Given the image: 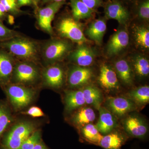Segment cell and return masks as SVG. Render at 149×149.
Wrapping results in <instances>:
<instances>
[{"instance_id": "cell-28", "label": "cell", "mask_w": 149, "mask_h": 149, "mask_svg": "<svg viewBox=\"0 0 149 149\" xmlns=\"http://www.w3.org/2000/svg\"><path fill=\"white\" fill-rule=\"evenodd\" d=\"M134 35L137 44L142 47L149 48V29L143 27L137 26L134 29Z\"/></svg>"}, {"instance_id": "cell-31", "label": "cell", "mask_w": 149, "mask_h": 149, "mask_svg": "<svg viewBox=\"0 0 149 149\" xmlns=\"http://www.w3.org/2000/svg\"><path fill=\"white\" fill-rule=\"evenodd\" d=\"M41 141L42 135L41 131L40 130H35L23 142L19 149H33Z\"/></svg>"}, {"instance_id": "cell-37", "label": "cell", "mask_w": 149, "mask_h": 149, "mask_svg": "<svg viewBox=\"0 0 149 149\" xmlns=\"http://www.w3.org/2000/svg\"><path fill=\"white\" fill-rule=\"evenodd\" d=\"M16 1L19 8H21L22 7L27 6L32 7L35 10L37 8L34 0H16Z\"/></svg>"}, {"instance_id": "cell-6", "label": "cell", "mask_w": 149, "mask_h": 149, "mask_svg": "<svg viewBox=\"0 0 149 149\" xmlns=\"http://www.w3.org/2000/svg\"><path fill=\"white\" fill-rule=\"evenodd\" d=\"M56 29L62 37L79 45L88 42L83 33L82 25L72 17L66 16L60 19L57 23Z\"/></svg>"}, {"instance_id": "cell-10", "label": "cell", "mask_w": 149, "mask_h": 149, "mask_svg": "<svg viewBox=\"0 0 149 149\" xmlns=\"http://www.w3.org/2000/svg\"><path fill=\"white\" fill-rule=\"evenodd\" d=\"M16 61L10 54L0 48V86L2 88L10 83Z\"/></svg>"}, {"instance_id": "cell-19", "label": "cell", "mask_w": 149, "mask_h": 149, "mask_svg": "<svg viewBox=\"0 0 149 149\" xmlns=\"http://www.w3.org/2000/svg\"><path fill=\"white\" fill-rule=\"evenodd\" d=\"M12 111L8 104L0 99V142L13 121Z\"/></svg>"}, {"instance_id": "cell-32", "label": "cell", "mask_w": 149, "mask_h": 149, "mask_svg": "<svg viewBox=\"0 0 149 149\" xmlns=\"http://www.w3.org/2000/svg\"><path fill=\"white\" fill-rule=\"evenodd\" d=\"M20 35V33L7 27L3 22L0 20V42Z\"/></svg>"}, {"instance_id": "cell-13", "label": "cell", "mask_w": 149, "mask_h": 149, "mask_svg": "<svg viewBox=\"0 0 149 149\" xmlns=\"http://www.w3.org/2000/svg\"><path fill=\"white\" fill-rule=\"evenodd\" d=\"M68 56L70 60L77 66L86 67L93 63L95 54L92 49L82 44L71 51Z\"/></svg>"}, {"instance_id": "cell-33", "label": "cell", "mask_w": 149, "mask_h": 149, "mask_svg": "<svg viewBox=\"0 0 149 149\" xmlns=\"http://www.w3.org/2000/svg\"><path fill=\"white\" fill-rule=\"evenodd\" d=\"M138 14L140 18L145 20L149 19V0H144L139 5Z\"/></svg>"}, {"instance_id": "cell-16", "label": "cell", "mask_w": 149, "mask_h": 149, "mask_svg": "<svg viewBox=\"0 0 149 149\" xmlns=\"http://www.w3.org/2000/svg\"><path fill=\"white\" fill-rule=\"evenodd\" d=\"M105 13L108 18L115 19L121 24H125L129 18L127 9L118 1L109 3L106 7Z\"/></svg>"}, {"instance_id": "cell-8", "label": "cell", "mask_w": 149, "mask_h": 149, "mask_svg": "<svg viewBox=\"0 0 149 149\" xmlns=\"http://www.w3.org/2000/svg\"><path fill=\"white\" fill-rule=\"evenodd\" d=\"M41 77L45 86L54 89L60 88L64 83V70L56 63L49 65L42 71Z\"/></svg>"}, {"instance_id": "cell-7", "label": "cell", "mask_w": 149, "mask_h": 149, "mask_svg": "<svg viewBox=\"0 0 149 149\" xmlns=\"http://www.w3.org/2000/svg\"><path fill=\"white\" fill-rule=\"evenodd\" d=\"M65 4V2L50 3L44 7H39L35 10L37 24L40 29L49 35H52V22L56 14Z\"/></svg>"}, {"instance_id": "cell-23", "label": "cell", "mask_w": 149, "mask_h": 149, "mask_svg": "<svg viewBox=\"0 0 149 149\" xmlns=\"http://www.w3.org/2000/svg\"><path fill=\"white\" fill-rule=\"evenodd\" d=\"M81 91L83 92L85 104L94 106L99 109L102 102V95L100 91L96 87L89 86Z\"/></svg>"}, {"instance_id": "cell-9", "label": "cell", "mask_w": 149, "mask_h": 149, "mask_svg": "<svg viewBox=\"0 0 149 149\" xmlns=\"http://www.w3.org/2000/svg\"><path fill=\"white\" fill-rule=\"evenodd\" d=\"M106 106V108L118 117L124 116L136 109V106L131 100L123 97H108Z\"/></svg>"}, {"instance_id": "cell-27", "label": "cell", "mask_w": 149, "mask_h": 149, "mask_svg": "<svg viewBox=\"0 0 149 149\" xmlns=\"http://www.w3.org/2000/svg\"><path fill=\"white\" fill-rule=\"evenodd\" d=\"M128 97L133 102L139 105H145L149 101V87L143 86L130 91Z\"/></svg>"}, {"instance_id": "cell-20", "label": "cell", "mask_w": 149, "mask_h": 149, "mask_svg": "<svg viewBox=\"0 0 149 149\" xmlns=\"http://www.w3.org/2000/svg\"><path fill=\"white\" fill-rule=\"evenodd\" d=\"M65 109L71 111L81 107L85 104L83 92L80 91H66L65 95Z\"/></svg>"}, {"instance_id": "cell-36", "label": "cell", "mask_w": 149, "mask_h": 149, "mask_svg": "<svg viewBox=\"0 0 149 149\" xmlns=\"http://www.w3.org/2000/svg\"><path fill=\"white\" fill-rule=\"evenodd\" d=\"M13 17L8 13L4 7L0 3V20L3 22L4 20H8L11 22V19H13Z\"/></svg>"}, {"instance_id": "cell-11", "label": "cell", "mask_w": 149, "mask_h": 149, "mask_svg": "<svg viewBox=\"0 0 149 149\" xmlns=\"http://www.w3.org/2000/svg\"><path fill=\"white\" fill-rule=\"evenodd\" d=\"M123 125L125 131L132 137L142 139L148 133V129L146 123L137 116L130 115L126 117Z\"/></svg>"}, {"instance_id": "cell-35", "label": "cell", "mask_w": 149, "mask_h": 149, "mask_svg": "<svg viewBox=\"0 0 149 149\" xmlns=\"http://www.w3.org/2000/svg\"><path fill=\"white\" fill-rule=\"evenodd\" d=\"M82 2L91 9L92 10H94L97 8L101 5L102 0H80Z\"/></svg>"}, {"instance_id": "cell-30", "label": "cell", "mask_w": 149, "mask_h": 149, "mask_svg": "<svg viewBox=\"0 0 149 149\" xmlns=\"http://www.w3.org/2000/svg\"><path fill=\"white\" fill-rule=\"evenodd\" d=\"M0 3L3 6L7 12L11 16L17 17L28 13L27 12L21 10L19 7L16 0H0Z\"/></svg>"}, {"instance_id": "cell-38", "label": "cell", "mask_w": 149, "mask_h": 149, "mask_svg": "<svg viewBox=\"0 0 149 149\" xmlns=\"http://www.w3.org/2000/svg\"><path fill=\"white\" fill-rule=\"evenodd\" d=\"M67 0H41V2L43 4H49L52 3L65 2Z\"/></svg>"}, {"instance_id": "cell-40", "label": "cell", "mask_w": 149, "mask_h": 149, "mask_svg": "<svg viewBox=\"0 0 149 149\" xmlns=\"http://www.w3.org/2000/svg\"><path fill=\"white\" fill-rule=\"evenodd\" d=\"M34 1L35 3L36 7H37V8H38L39 7L38 5H39V4L40 3V2H41V0H34Z\"/></svg>"}, {"instance_id": "cell-1", "label": "cell", "mask_w": 149, "mask_h": 149, "mask_svg": "<svg viewBox=\"0 0 149 149\" xmlns=\"http://www.w3.org/2000/svg\"><path fill=\"white\" fill-rule=\"evenodd\" d=\"M40 47L41 43L21 35L0 42V48L18 59L17 60L37 63L40 58Z\"/></svg>"}, {"instance_id": "cell-12", "label": "cell", "mask_w": 149, "mask_h": 149, "mask_svg": "<svg viewBox=\"0 0 149 149\" xmlns=\"http://www.w3.org/2000/svg\"><path fill=\"white\" fill-rule=\"evenodd\" d=\"M92 76L93 72L91 69L77 65L70 70L68 82L71 88H77L88 83Z\"/></svg>"}, {"instance_id": "cell-4", "label": "cell", "mask_w": 149, "mask_h": 149, "mask_svg": "<svg viewBox=\"0 0 149 149\" xmlns=\"http://www.w3.org/2000/svg\"><path fill=\"white\" fill-rule=\"evenodd\" d=\"M14 109L21 110L31 103L36 94L32 88L20 84L10 83L2 87Z\"/></svg>"}, {"instance_id": "cell-39", "label": "cell", "mask_w": 149, "mask_h": 149, "mask_svg": "<svg viewBox=\"0 0 149 149\" xmlns=\"http://www.w3.org/2000/svg\"><path fill=\"white\" fill-rule=\"evenodd\" d=\"M33 149H48L47 148L44 144L42 141H40V143L36 145Z\"/></svg>"}, {"instance_id": "cell-34", "label": "cell", "mask_w": 149, "mask_h": 149, "mask_svg": "<svg viewBox=\"0 0 149 149\" xmlns=\"http://www.w3.org/2000/svg\"><path fill=\"white\" fill-rule=\"evenodd\" d=\"M23 114L28 115L33 117H40L45 116L42 109L37 107H32L29 108L27 111L24 112Z\"/></svg>"}, {"instance_id": "cell-2", "label": "cell", "mask_w": 149, "mask_h": 149, "mask_svg": "<svg viewBox=\"0 0 149 149\" xmlns=\"http://www.w3.org/2000/svg\"><path fill=\"white\" fill-rule=\"evenodd\" d=\"M36 128L35 123L31 121L17 123L4 134L0 142V149H19Z\"/></svg>"}, {"instance_id": "cell-15", "label": "cell", "mask_w": 149, "mask_h": 149, "mask_svg": "<svg viewBox=\"0 0 149 149\" xmlns=\"http://www.w3.org/2000/svg\"><path fill=\"white\" fill-rule=\"evenodd\" d=\"M98 110L100 117L96 126L102 134L107 135L116 128L117 120L114 115L106 108L100 107Z\"/></svg>"}, {"instance_id": "cell-17", "label": "cell", "mask_w": 149, "mask_h": 149, "mask_svg": "<svg viewBox=\"0 0 149 149\" xmlns=\"http://www.w3.org/2000/svg\"><path fill=\"white\" fill-rule=\"evenodd\" d=\"M98 80L102 88L107 91H114L119 87L116 73L106 65H103L101 67Z\"/></svg>"}, {"instance_id": "cell-5", "label": "cell", "mask_w": 149, "mask_h": 149, "mask_svg": "<svg viewBox=\"0 0 149 149\" xmlns=\"http://www.w3.org/2000/svg\"><path fill=\"white\" fill-rule=\"evenodd\" d=\"M40 76L37 63L17 60L10 83L29 86L36 83Z\"/></svg>"}, {"instance_id": "cell-3", "label": "cell", "mask_w": 149, "mask_h": 149, "mask_svg": "<svg viewBox=\"0 0 149 149\" xmlns=\"http://www.w3.org/2000/svg\"><path fill=\"white\" fill-rule=\"evenodd\" d=\"M72 45L67 40L52 39L41 44L40 58L47 65L61 61L69 55Z\"/></svg>"}, {"instance_id": "cell-25", "label": "cell", "mask_w": 149, "mask_h": 149, "mask_svg": "<svg viewBox=\"0 0 149 149\" xmlns=\"http://www.w3.org/2000/svg\"><path fill=\"white\" fill-rule=\"evenodd\" d=\"M81 134L85 140L91 143L98 145L103 136L100 133L96 125L89 123L82 127Z\"/></svg>"}, {"instance_id": "cell-24", "label": "cell", "mask_w": 149, "mask_h": 149, "mask_svg": "<svg viewBox=\"0 0 149 149\" xmlns=\"http://www.w3.org/2000/svg\"><path fill=\"white\" fill-rule=\"evenodd\" d=\"M72 17L79 21L80 19L90 18L93 11L88 8L80 0H70Z\"/></svg>"}, {"instance_id": "cell-14", "label": "cell", "mask_w": 149, "mask_h": 149, "mask_svg": "<svg viewBox=\"0 0 149 149\" xmlns=\"http://www.w3.org/2000/svg\"><path fill=\"white\" fill-rule=\"evenodd\" d=\"M129 35L124 30H120L113 35L107 46V54L112 56L125 49L129 43Z\"/></svg>"}, {"instance_id": "cell-26", "label": "cell", "mask_w": 149, "mask_h": 149, "mask_svg": "<svg viewBox=\"0 0 149 149\" xmlns=\"http://www.w3.org/2000/svg\"><path fill=\"white\" fill-rule=\"evenodd\" d=\"M116 70L119 77L125 84L130 85L133 82L132 70L128 62L121 59L116 62Z\"/></svg>"}, {"instance_id": "cell-21", "label": "cell", "mask_w": 149, "mask_h": 149, "mask_svg": "<svg viewBox=\"0 0 149 149\" xmlns=\"http://www.w3.org/2000/svg\"><path fill=\"white\" fill-rule=\"evenodd\" d=\"M106 30V22L102 19H98L90 25L86 30V34L91 40L97 44H100Z\"/></svg>"}, {"instance_id": "cell-22", "label": "cell", "mask_w": 149, "mask_h": 149, "mask_svg": "<svg viewBox=\"0 0 149 149\" xmlns=\"http://www.w3.org/2000/svg\"><path fill=\"white\" fill-rule=\"evenodd\" d=\"M95 118V113L92 108L83 107L73 115L71 120L74 125L82 127L93 122Z\"/></svg>"}, {"instance_id": "cell-18", "label": "cell", "mask_w": 149, "mask_h": 149, "mask_svg": "<svg viewBox=\"0 0 149 149\" xmlns=\"http://www.w3.org/2000/svg\"><path fill=\"white\" fill-rule=\"evenodd\" d=\"M125 140V136L123 134L113 130L103 136L99 146L104 149H120Z\"/></svg>"}, {"instance_id": "cell-29", "label": "cell", "mask_w": 149, "mask_h": 149, "mask_svg": "<svg viewBox=\"0 0 149 149\" xmlns=\"http://www.w3.org/2000/svg\"><path fill=\"white\" fill-rule=\"evenodd\" d=\"M135 71L140 77H146L149 73V61L141 56L136 57L133 62Z\"/></svg>"}]
</instances>
